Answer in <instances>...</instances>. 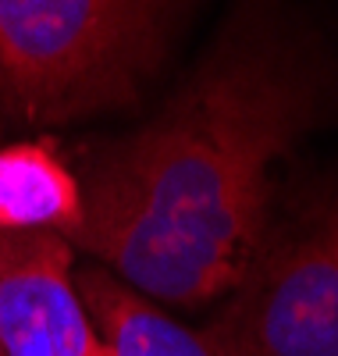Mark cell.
<instances>
[{
  "label": "cell",
  "instance_id": "cell-1",
  "mask_svg": "<svg viewBox=\"0 0 338 356\" xmlns=\"http://www.w3.org/2000/svg\"><path fill=\"white\" fill-rule=\"evenodd\" d=\"M338 132V15L239 0L143 122L61 143L82 189L68 243L164 310L228 292L271 178Z\"/></svg>",
  "mask_w": 338,
  "mask_h": 356
},
{
  "label": "cell",
  "instance_id": "cell-2",
  "mask_svg": "<svg viewBox=\"0 0 338 356\" xmlns=\"http://www.w3.org/2000/svg\"><path fill=\"white\" fill-rule=\"evenodd\" d=\"M200 8L178 0H0V122L54 136L146 107Z\"/></svg>",
  "mask_w": 338,
  "mask_h": 356
},
{
  "label": "cell",
  "instance_id": "cell-3",
  "mask_svg": "<svg viewBox=\"0 0 338 356\" xmlns=\"http://www.w3.org/2000/svg\"><path fill=\"white\" fill-rule=\"evenodd\" d=\"M200 335L214 356H338V154L310 146L274 171Z\"/></svg>",
  "mask_w": 338,
  "mask_h": 356
},
{
  "label": "cell",
  "instance_id": "cell-4",
  "mask_svg": "<svg viewBox=\"0 0 338 356\" xmlns=\"http://www.w3.org/2000/svg\"><path fill=\"white\" fill-rule=\"evenodd\" d=\"M54 232H0V356H111Z\"/></svg>",
  "mask_w": 338,
  "mask_h": 356
},
{
  "label": "cell",
  "instance_id": "cell-5",
  "mask_svg": "<svg viewBox=\"0 0 338 356\" xmlns=\"http://www.w3.org/2000/svg\"><path fill=\"white\" fill-rule=\"evenodd\" d=\"M82 218V189L57 136L0 143V232H54L68 239Z\"/></svg>",
  "mask_w": 338,
  "mask_h": 356
},
{
  "label": "cell",
  "instance_id": "cell-6",
  "mask_svg": "<svg viewBox=\"0 0 338 356\" xmlns=\"http://www.w3.org/2000/svg\"><path fill=\"white\" fill-rule=\"evenodd\" d=\"M75 282L111 356H214L200 328L125 285L104 264L79 260Z\"/></svg>",
  "mask_w": 338,
  "mask_h": 356
},
{
  "label": "cell",
  "instance_id": "cell-7",
  "mask_svg": "<svg viewBox=\"0 0 338 356\" xmlns=\"http://www.w3.org/2000/svg\"><path fill=\"white\" fill-rule=\"evenodd\" d=\"M0 136H4V122H0Z\"/></svg>",
  "mask_w": 338,
  "mask_h": 356
}]
</instances>
